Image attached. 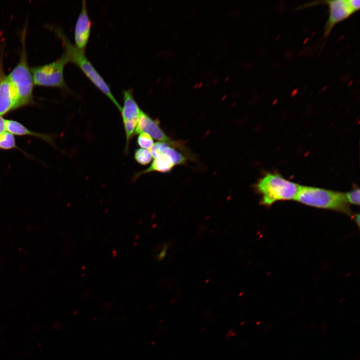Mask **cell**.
Listing matches in <instances>:
<instances>
[{"instance_id": "e0dca14e", "label": "cell", "mask_w": 360, "mask_h": 360, "mask_svg": "<svg viewBox=\"0 0 360 360\" xmlns=\"http://www.w3.org/2000/svg\"><path fill=\"white\" fill-rule=\"evenodd\" d=\"M346 200L348 204L355 205L360 204V189L356 188L344 194Z\"/></svg>"}, {"instance_id": "277c9868", "label": "cell", "mask_w": 360, "mask_h": 360, "mask_svg": "<svg viewBox=\"0 0 360 360\" xmlns=\"http://www.w3.org/2000/svg\"><path fill=\"white\" fill-rule=\"evenodd\" d=\"M298 184L288 180L277 173H268L256 184L262 196L260 204L269 206L280 200L294 199Z\"/></svg>"}, {"instance_id": "6da1fadb", "label": "cell", "mask_w": 360, "mask_h": 360, "mask_svg": "<svg viewBox=\"0 0 360 360\" xmlns=\"http://www.w3.org/2000/svg\"><path fill=\"white\" fill-rule=\"evenodd\" d=\"M54 32L61 40L69 62L76 64L94 84L116 106L120 112L122 106L118 103L108 83L98 73L93 64L88 60L84 51L77 48L58 28H54Z\"/></svg>"}, {"instance_id": "5b68a950", "label": "cell", "mask_w": 360, "mask_h": 360, "mask_svg": "<svg viewBox=\"0 0 360 360\" xmlns=\"http://www.w3.org/2000/svg\"><path fill=\"white\" fill-rule=\"evenodd\" d=\"M68 62V58L64 52L60 57L51 63L30 68L34 84L68 90L64 72Z\"/></svg>"}, {"instance_id": "52a82bcc", "label": "cell", "mask_w": 360, "mask_h": 360, "mask_svg": "<svg viewBox=\"0 0 360 360\" xmlns=\"http://www.w3.org/2000/svg\"><path fill=\"white\" fill-rule=\"evenodd\" d=\"M328 8V16L324 27V35L327 38L332 28L344 20L354 12L350 8L348 0L323 1Z\"/></svg>"}, {"instance_id": "4fadbf2b", "label": "cell", "mask_w": 360, "mask_h": 360, "mask_svg": "<svg viewBox=\"0 0 360 360\" xmlns=\"http://www.w3.org/2000/svg\"><path fill=\"white\" fill-rule=\"evenodd\" d=\"M171 158L168 155L162 154L154 158L148 168L135 174L133 180H136L140 176L151 172H168L171 171L174 166Z\"/></svg>"}, {"instance_id": "8fae6325", "label": "cell", "mask_w": 360, "mask_h": 360, "mask_svg": "<svg viewBox=\"0 0 360 360\" xmlns=\"http://www.w3.org/2000/svg\"><path fill=\"white\" fill-rule=\"evenodd\" d=\"M6 128L8 132L14 135L34 136L54 146V139L51 135L32 131L18 121L12 120H6Z\"/></svg>"}, {"instance_id": "ac0fdd59", "label": "cell", "mask_w": 360, "mask_h": 360, "mask_svg": "<svg viewBox=\"0 0 360 360\" xmlns=\"http://www.w3.org/2000/svg\"><path fill=\"white\" fill-rule=\"evenodd\" d=\"M348 4L354 12L358 11L360 8V0H348Z\"/></svg>"}, {"instance_id": "7c38bea8", "label": "cell", "mask_w": 360, "mask_h": 360, "mask_svg": "<svg viewBox=\"0 0 360 360\" xmlns=\"http://www.w3.org/2000/svg\"><path fill=\"white\" fill-rule=\"evenodd\" d=\"M150 152L154 158L162 154L168 155L171 158L174 165L184 164L187 160L184 154L178 152L175 148L162 142H157L154 144L150 149Z\"/></svg>"}, {"instance_id": "9a60e30c", "label": "cell", "mask_w": 360, "mask_h": 360, "mask_svg": "<svg viewBox=\"0 0 360 360\" xmlns=\"http://www.w3.org/2000/svg\"><path fill=\"white\" fill-rule=\"evenodd\" d=\"M134 158L138 164L145 166L152 161V156L149 150L139 148L135 150Z\"/></svg>"}, {"instance_id": "2e32d148", "label": "cell", "mask_w": 360, "mask_h": 360, "mask_svg": "<svg viewBox=\"0 0 360 360\" xmlns=\"http://www.w3.org/2000/svg\"><path fill=\"white\" fill-rule=\"evenodd\" d=\"M136 142L140 148L150 149L154 144L153 138L148 134L140 133L137 138Z\"/></svg>"}, {"instance_id": "ffe728a7", "label": "cell", "mask_w": 360, "mask_h": 360, "mask_svg": "<svg viewBox=\"0 0 360 360\" xmlns=\"http://www.w3.org/2000/svg\"><path fill=\"white\" fill-rule=\"evenodd\" d=\"M354 216V220L358 226H359L360 224V215L359 214H356L355 216Z\"/></svg>"}, {"instance_id": "9c48e42d", "label": "cell", "mask_w": 360, "mask_h": 360, "mask_svg": "<svg viewBox=\"0 0 360 360\" xmlns=\"http://www.w3.org/2000/svg\"><path fill=\"white\" fill-rule=\"evenodd\" d=\"M91 26L92 21L88 12L86 1L83 0L74 30V44L80 50H85L90 34Z\"/></svg>"}, {"instance_id": "8992f818", "label": "cell", "mask_w": 360, "mask_h": 360, "mask_svg": "<svg viewBox=\"0 0 360 360\" xmlns=\"http://www.w3.org/2000/svg\"><path fill=\"white\" fill-rule=\"evenodd\" d=\"M2 56H0V116L20 108L12 84L4 71Z\"/></svg>"}, {"instance_id": "30bf717a", "label": "cell", "mask_w": 360, "mask_h": 360, "mask_svg": "<svg viewBox=\"0 0 360 360\" xmlns=\"http://www.w3.org/2000/svg\"><path fill=\"white\" fill-rule=\"evenodd\" d=\"M122 94L124 104L120 111L122 122L138 121L142 110L134 97L132 90H125Z\"/></svg>"}, {"instance_id": "5bb4252c", "label": "cell", "mask_w": 360, "mask_h": 360, "mask_svg": "<svg viewBox=\"0 0 360 360\" xmlns=\"http://www.w3.org/2000/svg\"><path fill=\"white\" fill-rule=\"evenodd\" d=\"M13 148L20 150L16 144L14 135L5 131L0 135V149L9 150Z\"/></svg>"}, {"instance_id": "3957f363", "label": "cell", "mask_w": 360, "mask_h": 360, "mask_svg": "<svg viewBox=\"0 0 360 360\" xmlns=\"http://www.w3.org/2000/svg\"><path fill=\"white\" fill-rule=\"evenodd\" d=\"M294 200L308 206L342 212L352 216L344 194L316 187L299 186Z\"/></svg>"}, {"instance_id": "ba28073f", "label": "cell", "mask_w": 360, "mask_h": 360, "mask_svg": "<svg viewBox=\"0 0 360 360\" xmlns=\"http://www.w3.org/2000/svg\"><path fill=\"white\" fill-rule=\"evenodd\" d=\"M145 132L152 138L160 142L166 143L170 146L184 148L181 144L172 140L160 126L158 120L151 118L148 114L142 111L137 122L136 134Z\"/></svg>"}, {"instance_id": "d6986e66", "label": "cell", "mask_w": 360, "mask_h": 360, "mask_svg": "<svg viewBox=\"0 0 360 360\" xmlns=\"http://www.w3.org/2000/svg\"><path fill=\"white\" fill-rule=\"evenodd\" d=\"M5 131H6V119L3 116H0V135Z\"/></svg>"}, {"instance_id": "7a4b0ae2", "label": "cell", "mask_w": 360, "mask_h": 360, "mask_svg": "<svg viewBox=\"0 0 360 360\" xmlns=\"http://www.w3.org/2000/svg\"><path fill=\"white\" fill-rule=\"evenodd\" d=\"M26 24L20 34L21 50L18 62L8 74L16 95L20 108L32 104L34 102L33 90L34 84L28 61L26 48Z\"/></svg>"}]
</instances>
